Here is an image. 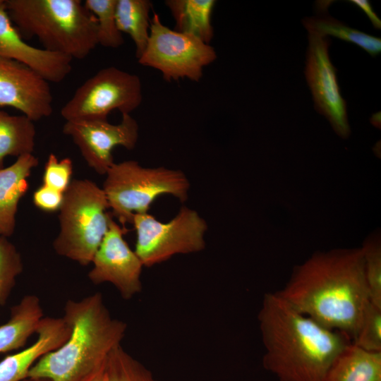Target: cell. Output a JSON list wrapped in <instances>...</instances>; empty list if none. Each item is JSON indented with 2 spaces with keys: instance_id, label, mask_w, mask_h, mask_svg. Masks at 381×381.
<instances>
[{
  "instance_id": "1",
  "label": "cell",
  "mask_w": 381,
  "mask_h": 381,
  "mask_svg": "<svg viewBox=\"0 0 381 381\" xmlns=\"http://www.w3.org/2000/svg\"><path fill=\"white\" fill-rule=\"evenodd\" d=\"M277 293L301 313L352 342L370 303L361 248L313 253L294 267Z\"/></svg>"
},
{
  "instance_id": "2",
  "label": "cell",
  "mask_w": 381,
  "mask_h": 381,
  "mask_svg": "<svg viewBox=\"0 0 381 381\" xmlns=\"http://www.w3.org/2000/svg\"><path fill=\"white\" fill-rule=\"evenodd\" d=\"M258 318L265 350L262 365L279 381H325L351 343L346 334L296 310L277 291L264 295Z\"/></svg>"
},
{
  "instance_id": "3",
  "label": "cell",
  "mask_w": 381,
  "mask_h": 381,
  "mask_svg": "<svg viewBox=\"0 0 381 381\" xmlns=\"http://www.w3.org/2000/svg\"><path fill=\"white\" fill-rule=\"evenodd\" d=\"M70 329L68 339L40 358L28 377L50 381H82L106 362L121 344L127 325L110 315L100 293L68 300L62 317Z\"/></svg>"
},
{
  "instance_id": "4",
  "label": "cell",
  "mask_w": 381,
  "mask_h": 381,
  "mask_svg": "<svg viewBox=\"0 0 381 381\" xmlns=\"http://www.w3.org/2000/svg\"><path fill=\"white\" fill-rule=\"evenodd\" d=\"M5 8L20 35L46 50L81 60L98 45L95 18L80 0H5Z\"/></svg>"
},
{
  "instance_id": "5",
  "label": "cell",
  "mask_w": 381,
  "mask_h": 381,
  "mask_svg": "<svg viewBox=\"0 0 381 381\" xmlns=\"http://www.w3.org/2000/svg\"><path fill=\"white\" fill-rule=\"evenodd\" d=\"M102 188L88 179H74L64 193L60 231L53 247L59 255L81 265L92 263L109 227L111 214Z\"/></svg>"
},
{
  "instance_id": "6",
  "label": "cell",
  "mask_w": 381,
  "mask_h": 381,
  "mask_svg": "<svg viewBox=\"0 0 381 381\" xmlns=\"http://www.w3.org/2000/svg\"><path fill=\"white\" fill-rule=\"evenodd\" d=\"M103 190L111 215L123 228L132 224L135 214L147 213L155 200L162 195H171L185 202L190 182L180 171L159 167H144L137 161L114 163L106 174Z\"/></svg>"
},
{
  "instance_id": "7",
  "label": "cell",
  "mask_w": 381,
  "mask_h": 381,
  "mask_svg": "<svg viewBox=\"0 0 381 381\" xmlns=\"http://www.w3.org/2000/svg\"><path fill=\"white\" fill-rule=\"evenodd\" d=\"M135 252L144 267H152L178 254L198 253L205 247V220L194 210L183 206L170 221L162 222L147 213L135 214Z\"/></svg>"
},
{
  "instance_id": "8",
  "label": "cell",
  "mask_w": 381,
  "mask_h": 381,
  "mask_svg": "<svg viewBox=\"0 0 381 381\" xmlns=\"http://www.w3.org/2000/svg\"><path fill=\"white\" fill-rule=\"evenodd\" d=\"M216 59V52L209 44L170 29L154 13L147 46L138 60L140 64L159 71L167 81L188 78L198 82L205 67Z\"/></svg>"
},
{
  "instance_id": "9",
  "label": "cell",
  "mask_w": 381,
  "mask_h": 381,
  "mask_svg": "<svg viewBox=\"0 0 381 381\" xmlns=\"http://www.w3.org/2000/svg\"><path fill=\"white\" fill-rule=\"evenodd\" d=\"M143 100L138 75L109 66L98 71L75 91L62 107L66 121L107 119L113 111L131 114Z\"/></svg>"
},
{
  "instance_id": "10",
  "label": "cell",
  "mask_w": 381,
  "mask_h": 381,
  "mask_svg": "<svg viewBox=\"0 0 381 381\" xmlns=\"http://www.w3.org/2000/svg\"><path fill=\"white\" fill-rule=\"evenodd\" d=\"M138 131V123L131 114H122L117 124L107 119H81L66 121L63 127L64 133L72 138L89 167L101 175L114 163V147L131 150L135 147Z\"/></svg>"
},
{
  "instance_id": "11",
  "label": "cell",
  "mask_w": 381,
  "mask_h": 381,
  "mask_svg": "<svg viewBox=\"0 0 381 381\" xmlns=\"http://www.w3.org/2000/svg\"><path fill=\"white\" fill-rule=\"evenodd\" d=\"M308 31V47L305 73L315 109L327 118L334 132L346 139L350 135L351 128L346 102L341 95L336 69L328 53L330 40L314 31Z\"/></svg>"
},
{
  "instance_id": "12",
  "label": "cell",
  "mask_w": 381,
  "mask_h": 381,
  "mask_svg": "<svg viewBox=\"0 0 381 381\" xmlns=\"http://www.w3.org/2000/svg\"><path fill=\"white\" fill-rule=\"evenodd\" d=\"M126 228L111 216L108 230L92 259L88 273L95 284H112L123 299H131L142 290L140 280L143 264L135 250L123 238Z\"/></svg>"
},
{
  "instance_id": "13",
  "label": "cell",
  "mask_w": 381,
  "mask_h": 381,
  "mask_svg": "<svg viewBox=\"0 0 381 381\" xmlns=\"http://www.w3.org/2000/svg\"><path fill=\"white\" fill-rule=\"evenodd\" d=\"M20 111L33 121L53 112L49 83L16 61L0 57V107Z\"/></svg>"
},
{
  "instance_id": "14",
  "label": "cell",
  "mask_w": 381,
  "mask_h": 381,
  "mask_svg": "<svg viewBox=\"0 0 381 381\" xmlns=\"http://www.w3.org/2000/svg\"><path fill=\"white\" fill-rule=\"evenodd\" d=\"M0 57L28 66L49 83H61L72 71V59L27 43L0 7Z\"/></svg>"
},
{
  "instance_id": "15",
  "label": "cell",
  "mask_w": 381,
  "mask_h": 381,
  "mask_svg": "<svg viewBox=\"0 0 381 381\" xmlns=\"http://www.w3.org/2000/svg\"><path fill=\"white\" fill-rule=\"evenodd\" d=\"M30 346L0 361V381H22L28 378L34 364L43 356L59 348L69 337L70 329L62 318L43 317Z\"/></svg>"
},
{
  "instance_id": "16",
  "label": "cell",
  "mask_w": 381,
  "mask_h": 381,
  "mask_svg": "<svg viewBox=\"0 0 381 381\" xmlns=\"http://www.w3.org/2000/svg\"><path fill=\"white\" fill-rule=\"evenodd\" d=\"M38 163L32 153L27 154L0 169V234L8 238L14 232L19 201L28 191V178Z\"/></svg>"
},
{
  "instance_id": "17",
  "label": "cell",
  "mask_w": 381,
  "mask_h": 381,
  "mask_svg": "<svg viewBox=\"0 0 381 381\" xmlns=\"http://www.w3.org/2000/svg\"><path fill=\"white\" fill-rule=\"evenodd\" d=\"M44 317L39 298L26 295L11 310L10 319L0 325V353L20 349L35 333Z\"/></svg>"
},
{
  "instance_id": "18",
  "label": "cell",
  "mask_w": 381,
  "mask_h": 381,
  "mask_svg": "<svg viewBox=\"0 0 381 381\" xmlns=\"http://www.w3.org/2000/svg\"><path fill=\"white\" fill-rule=\"evenodd\" d=\"M325 381H381V352L351 343L335 359Z\"/></svg>"
},
{
  "instance_id": "19",
  "label": "cell",
  "mask_w": 381,
  "mask_h": 381,
  "mask_svg": "<svg viewBox=\"0 0 381 381\" xmlns=\"http://www.w3.org/2000/svg\"><path fill=\"white\" fill-rule=\"evenodd\" d=\"M215 4L214 0L165 1L175 20L176 31L193 35L209 44L214 36L212 13Z\"/></svg>"
},
{
  "instance_id": "20",
  "label": "cell",
  "mask_w": 381,
  "mask_h": 381,
  "mask_svg": "<svg viewBox=\"0 0 381 381\" xmlns=\"http://www.w3.org/2000/svg\"><path fill=\"white\" fill-rule=\"evenodd\" d=\"M330 2L318 1L315 3V16L303 20L307 30L314 31L324 37L332 35L355 44L373 56L379 54L381 52V39L350 28L330 16L327 11Z\"/></svg>"
},
{
  "instance_id": "21",
  "label": "cell",
  "mask_w": 381,
  "mask_h": 381,
  "mask_svg": "<svg viewBox=\"0 0 381 381\" xmlns=\"http://www.w3.org/2000/svg\"><path fill=\"white\" fill-rule=\"evenodd\" d=\"M34 121L28 116L0 110V169L7 156L32 154L35 145Z\"/></svg>"
},
{
  "instance_id": "22",
  "label": "cell",
  "mask_w": 381,
  "mask_h": 381,
  "mask_svg": "<svg viewBox=\"0 0 381 381\" xmlns=\"http://www.w3.org/2000/svg\"><path fill=\"white\" fill-rule=\"evenodd\" d=\"M152 4L149 0H117L116 19L118 28L128 34L135 47L138 59L143 53L150 36Z\"/></svg>"
},
{
  "instance_id": "23",
  "label": "cell",
  "mask_w": 381,
  "mask_h": 381,
  "mask_svg": "<svg viewBox=\"0 0 381 381\" xmlns=\"http://www.w3.org/2000/svg\"><path fill=\"white\" fill-rule=\"evenodd\" d=\"M117 0H85V8L97 22L98 45L118 48L124 43L116 19Z\"/></svg>"
},
{
  "instance_id": "24",
  "label": "cell",
  "mask_w": 381,
  "mask_h": 381,
  "mask_svg": "<svg viewBox=\"0 0 381 381\" xmlns=\"http://www.w3.org/2000/svg\"><path fill=\"white\" fill-rule=\"evenodd\" d=\"M106 381H158L152 372L127 353L116 346L105 363Z\"/></svg>"
},
{
  "instance_id": "25",
  "label": "cell",
  "mask_w": 381,
  "mask_h": 381,
  "mask_svg": "<svg viewBox=\"0 0 381 381\" xmlns=\"http://www.w3.org/2000/svg\"><path fill=\"white\" fill-rule=\"evenodd\" d=\"M370 301L381 308V236L378 231L369 235L361 247Z\"/></svg>"
},
{
  "instance_id": "26",
  "label": "cell",
  "mask_w": 381,
  "mask_h": 381,
  "mask_svg": "<svg viewBox=\"0 0 381 381\" xmlns=\"http://www.w3.org/2000/svg\"><path fill=\"white\" fill-rule=\"evenodd\" d=\"M22 271L20 253L7 237L0 235V308L8 299Z\"/></svg>"
},
{
  "instance_id": "27",
  "label": "cell",
  "mask_w": 381,
  "mask_h": 381,
  "mask_svg": "<svg viewBox=\"0 0 381 381\" xmlns=\"http://www.w3.org/2000/svg\"><path fill=\"white\" fill-rule=\"evenodd\" d=\"M353 344L370 352H381V308L371 302L363 314Z\"/></svg>"
},
{
  "instance_id": "28",
  "label": "cell",
  "mask_w": 381,
  "mask_h": 381,
  "mask_svg": "<svg viewBox=\"0 0 381 381\" xmlns=\"http://www.w3.org/2000/svg\"><path fill=\"white\" fill-rule=\"evenodd\" d=\"M72 173L73 163L70 158L59 160L52 153L44 165L43 184L64 193L71 182Z\"/></svg>"
},
{
  "instance_id": "29",
  "label": "cell",
  "mask_w": 381,
  "mask_h": 381,
  "mask_svg": "<svg viewBox=\"0 0 381 381\" xmlns=\"http://www.w3.org/2000/svg\"><path fill=\"white\" fill-rule=\"evenodd\" d=\"M64 193L42 184L33 193L35 205L45 212L59 210L61 206Z\"/></svg>"
},
{
  "instance_id": "30",
  "label": "cell",
  "mask_w": 381,
  "mask_h": 381,
  "mask_svg": "<svg viewBox=\"0 0 381 381\" xmlns=\"http://www.w3.org/2000/svg\"><path fill=\"white\" fill-rule=\"evenodd\" d=\"M351 4L358 6L361 8L368 17L371 21L373 25L377 28H381V20L374 12L370 4L368 1L365 0H351L349 1Z\"/></svg>"
},
{
  "instance_id": "31",
  "label": "cell",
  "mask_w": 381,
  "mask_h": 381,
  "mask_svg": "<svg viewBox=\"0 0 381 381\" xmlns=\"http://www.w3.org/2000/svg\"><path fill=\"white\" fill-rule=\"evenodd\" d=\"M82 381H106L105 363L87 375Z\"/></svg>"
},
{
  "instance_id": "32",
  "label": "cell",
  "mask_w": 381,
  "mask_h": 381,
  "mask_svg": "<svg viewBox=\"0 0 381 381\" xmlns=\"http://www.w3.org/2000/svg\"><path fill=\"white\" fill-rule=\"evenodd\" d=\"M370 121L373 126H375L377 128H380V113H377L375 114H373Z\"/></svg>"
},
{
  "instance_id": "33",
  "label": "cell",
  "mask_w": 381,
  "mask_h": 381,
  "mask_svg": "<svg viewBox=\"0 0 381 381\" xmlns=\"http://www.w3.org/2000/svg\"><path fill=\"white\" fill-rule=\"evenodd\" d=\"M22 381H50L49 380L47 379H32V378H26Z\"/></svg>"
},
{
  "instance_id": "34",
  "label": "cell",
  "mask_w": 381,
  "mask_h": 381,
  "mask_svg": "<svg viewBox=\"0 0 381 381\" xmlns=\"http://www.w3.org/2000/svg\"><path fill=\"white\" fill-rule=\"evenodd\" d=\"M5 0H0V7L4 5Z\"/></svg>"
},
{
  "instance_id": "35",
  "label": "cell",
  "mask_w": 381,
  "mask_h": 381,
  "mask_svg": "<svg viewBox=\"0 0 381 381\" xmlns=\"http://www.w3.org/2000/svg\"><path fill=\"white\" fill-rule=\"evenodd\" d=\"M0 235H1V234H0Z\"/></svg>"
}]
</instances>
